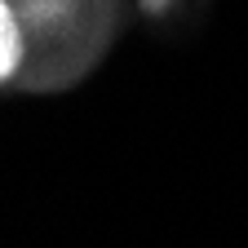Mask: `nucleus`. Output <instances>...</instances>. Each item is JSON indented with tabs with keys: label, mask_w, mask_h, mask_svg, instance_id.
<instances>
[{
	"label": "nucleus",
	"mask_w": 248,
	"mask_h": 248,
	"mask_svg": "<svg viewBox=\"0 0 248 248\" xmlns=\"http://www.w3.org/2000/svg\"><path fill=\"white\" fill-rule=\"evenodd\" d=\"M18 58H22V36H18V18L14 9L0 0V80H5L14 67H18Z\"/></svg>",
	"instance_id": "nucleus-1"
}]
</instances>
